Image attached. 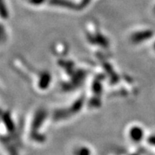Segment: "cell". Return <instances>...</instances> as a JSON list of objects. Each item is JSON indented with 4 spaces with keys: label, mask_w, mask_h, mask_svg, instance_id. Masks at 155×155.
<instances>
[{
    "label": "cell",
    "mask_w": 155,
    "mask_h": 155,
    "mask_svg": "<svg viewBox=\"0 0 155 155\" xmlns=\"http://www.w3.org/2000/svg\"><path fill=\"white\" fill-rule=\"evenodd\" d=\"M130 136L134 141H139L143 138V130L139 127H133L130 130Z\"/></svg>",
    "instance_id": "2"
},
{
    "label": "cell",
    "mask_w": 155,
    "mask_h": 155,
    "mask_svg": "<svg viewBox=\"0 0 155 155\" xmlns=\"http://www.w3.org/2000/svg\"><path fill=\"white\" fill-rule=\"evenodd\" d=\"M145 38H147V32H138V33L135 32L131 37V41L134 44L140 43V41Z\"/></svg>",
    "instance_id": "3"
},
{
    "label": "cell",
    "mask_w": 155,
    "mask_h": 155,
    "mask_svg": "<svg viewBox=\"0 0 155 155\" xmlns=\"http://www.w3.org/2000/svg\"><path fill=\"white\" fill-rule=\"evenodd\" d=\"M79 155H90V152L86 148H82L80 149Z\"/></svg>",
    "instance_id": "4"
},
{
    "label": "cell",
    "mask_w": 155,
    "mask_h": 155,
    "mask_svg": "<svg viewBox=\"0 0 155 155\" xmlns=\"http://www.w3.org/2000/svg\"><path fill=\"white\" fill-rule=\"evenodd\" d=\"M51 82V75L48 72H43L41 73L40 78H39V88L42 90L47 89L49 86V83Z\"/></svg>",
    "instance_id": "1"
}]
</instances>
